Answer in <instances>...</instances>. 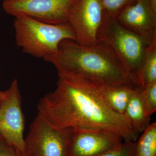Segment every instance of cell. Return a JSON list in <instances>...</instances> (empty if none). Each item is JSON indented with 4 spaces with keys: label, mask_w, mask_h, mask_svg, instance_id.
Wrapping results in <instances>:
<instances>
[{
    "label": "cell",
    "mask_w": 156,
    "mask_h": 156,
    "mask_svg": "<svg viewBox=\"0 0 156 156\" xmlns=\"http://www.w3.org/2000/svg\"><path fill=\"white\" fill-rule=\"evenodd\" d=\"M135 33L124 27L116 18L105 13L98 34V41L112 49L131 78L134 85L139 87L140 75L148 50L154 40Z\"/></svg>",
    "instance_id": "obj_3"
},
{
    "label": "cell",
    "mask_w": 156,
    "mask_h": 156,
    "mask_svg": "<svg viewBox=\"0 0 156 156\" xmlns=\"http://www.w3.org/2000/svg\"><path fill=\"white\" fill-rule=\"evenodd\" d=\"M5 91H4V92L0 91V105H1V103H2L3 98L5 97Z\"/></svg>",
    "instance_id": "obj_20"
},
{
    "label": "cell",
    "mask_w": 156,
    "mask_h": 156,
    "mask_svg": "<svg viewBox=\"0 0 156 156\" xmlns=\"http://www.w3.org/2000/svg\"><path fill=\"white\" fill-rule=\"evenodd\" d=\"M123 140L108 129L70 128L69 156H99L119 147Z\"/></svg>",
    "instance_id": "obj_8"
},
{
    "label": "cell",
    "mask_w": 156,
    "mask_h": 156,
    "mask_svg": "<svg viewBox=\"0 0 156 156\" xmlns=\"http://www.w3.org/2000/svg\"><path fill=\"white\" fill-rule=\"evenodd\" d=\"M58 74L56 89L42 98L37 106L38 113L52 126L59 129H108L124 141L136 142L139 134L125 115L114 111L79 78Z\"/></svg>",
    "instance_id": "obj_1"
},
{
    "label": "cell",
    "mask_w": 156,
    "mask_h": 156,
    "mask_svg": "<svg viewBox=\"0 0 156 156\" xmlns=\"http://www.w3.org/2000/svg\"><path fill=\"white\" fill-rule=\"evenodd\" d=\"M156 83V40L148 50L139 80V87L144 88Z\"/></svg>",
    "instance_id": "obj_13"
},
{
    "label": "cell",
    "mask_w": 156,
    "mask_h": 156,
    "mask_svg": "<svg viewBox=\"0 0 156 156\" xmlns=\"http://www.w3.org/2000/svg\"><path fill=\"white\" fill-rule=\"evenodd\" d=\"M24 127L19 84L14 79L0 105V136L17 150L25 152Z\"/></svg>",
    "instance_id": "obj_7"
},
{
    "label": "cell",
    "mask_w": 156,
    "mask_h": 156,
    "mask_svg": "<svg viewBox=\"0 0 156 156\" xmlns=\"http://www.w3.org/2000/svg\"><path fill=\"white\" fill-rule=\"evenodd\" d=\"M124 27L144 36L156 37V11L150 0H138L124 9L116 17Z\"/></svg>",
    "instance_id": "obj_10"
},
{
    "label": "cell",
    "mask_w": 156,
    "mask_h": 156,
    "mask_svg": "<svg viewBox=\"0 0 156 156\" xmlns=\"http://www.w3.org/2000/svg\"><path fill=\"white\" fill-rule=\"evenodd\" d=\"M0 156H17L16 149L0 136Z\"/></svg>",
    "instance_id": "obj_18"
},
{
    "label": "cell",
    "mask_w": 156,
    "mask_h": 156,
    "mask_svg": "<svg viewBox=\"0 0 156 156\" xmlns=\"http://www.w3.org/2000/svg\"><path fill=\"white\" fill-rule=\"evenodd\" d=\"M44 59L58 73L110 85H134L112 49L99 41L85 46L66 39L59 44L57 53Z\"/></svg>",
    "instance_id": "obj_2"
},
{
    "label": "cell",
    "mask_w": 156,
    "mask_h": 156,
    "mask_svg": "<svg viewBox=\"0 0 156 156\" xmlns=\"http://www.w3.org/2000/svg\"><path fill=\"white\" fill-rule=\"evenodd\" d=\"M70 128L59 129L38 113L25 139L28 156H69Z\"/></svg>",
    "instance_id": "obj_5"
},
{
    "label": "cell",
    "mask_w": 156,
    "mask_h": 156,
    "mask_svg": "<svg viewBox=\"0 0 156 156\" xmlns=\"http://www.w3.org/2000/svg\"><path fill=\"white\" fill-rule=\"evenodd\" d=\"M99 156H136V142L123 141L119 147Z\"/></svg>",
    "instance_id": "obj_17"
},
{
    "label": "cell",
    "mask_w": 156,
    "mask_h": 156,
    "mask_svg": "<svg viewBox=\"0 0 156 156\" xmlns=\"http://www.w3.org/2000/svg\"><path fill=\"white\" fill-rule=\"evenodd\" d=\"M141 88L135 87L125 112V116L136 133L143 132L150 125L148 115L141 98Z\"/></svg>",
    "instance_id": "obj_12"
},
{
    "label": "cell",
    "mask_w": 156,
    "mask_h": 156,
    "mask_svg": "<svg viewBox=\"0 0 156 156\" xmlns=\"http://www.w3.org/2000/svg\"><path fill=\"white\" fill-rule=\"evenodd\" d=\"M77 0H4L2 8L9 15H25L41 22L58 24L68 22Z\"/></svg>",
    "instance_id": "obj_6"
},
{
    "label": "cell",
    "mask_w": 156,
    "mask_h": 156,
    "mask_svg": "<svg viewBox=\"0 0 156 156\" xmlns=\"http://www.w3.org/2000/svg\"><path fill=\"white\" fill-rule=\"evenodd\" d=\"M138 0H100L107 15L116 18L119 14L128 6L133 5Z\"/></svg>",
    "instance_id": "obj_15"
},
{
    "label": "cell",
    "mask_w": 156,
    "mask_h": 156,
    "mask_svg": "<svg viewBox=\"0 0 156 156\" xmlns=\"http://www.w3.org/2000/svg\"><path fill=\"white\" fill-rule=\"evenodd\" d=\"M14 27L16 44L23 53L43 59L57 53L61 41H76V34L68 22L46 23L25 15L15 16Z\"/></svg>",
    "instance_id": "obj_4"
},
{
    "label": "cell",
    "mask_w": 156,
    "mask_h": 156,
    "mask_svg": "<svg viewBox=\"0 0 156 156\" xmlns=\"http://www.w3.org/2000/svg\"><path fill=\"white\" fill-rule=\"evenodd\" d=\"M140 93L146 111L151 117L156 110V83L141 88Z\"/></svg>",
    "instance_id": "obj_16"
},
{
    "label": "cell",
    "mask_w": 156,
    "mask_h": 156,
    "mask_svg": "<svg viewBox=\"0 0 156 156\" xmlns=\"http://www.w3.org/2000/svg\"><path fill=\"white\" fill-rule=\"evenodd\" d=\"M136 156H156V122L150 124L136 142Z\"/></svg>",
    "instance_id": "obj_14"
},
{
    "label": "cell",
    "mask_w": 156,
    "mask_h": 156,
    "mask_svg": "<svg viewBox=\"0 0 156 156\" xmlns=\"http://www.w3.org/2000/svg\"><path fill=\"white\" fill-rule=\"evenodd\" d=\"M76 77L94 91L114 111L125 115L128 101L136 86L133 84L110 85L89 79Z\"/></svg>",
    "instance_id": "obj_11"
},
{
    "label": "cell",
    "mask_w": 156,
    "mask_h": 156,
    "mask_svg": "<svg viewBox=\"0 0 156 156\" xmlns=\"http://www.w3.org/2000/svg\"><path fill=\"white\" fill-rule=\"evenodd\" d=\"M16 151H17V156H28L25 152H22L17 150Z\"/></svg>",
    "instance_id": "obj_19"
},
{
    "label": "cell",
    "mask_w": 156,
    "mask_h": 156,
    "mask_svg": "<svg viewBox=\"0 0 156 156\" xmlns=\"http://www.w3.org/2000/svg\"><path fill=\"white\" fill-rule=\"evenodd\" d=\"M104 14L100 0H77L68 18L76 34V41L85 46L96 44Z\"/></svg>",
    "instance_id": "obj_9"
}]
</instances>
